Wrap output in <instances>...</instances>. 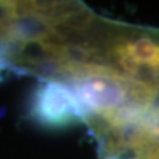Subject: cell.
Here are the masks:
<instances>
[{
    "label": "cell",
    "mask_w": 159,
    "mask_h": 159,
    "mask_svg": "<svg viewBox=\"0 0 159 159\" xmlns=\"http://www.w3.org/2000/svg\"><path fill=\"white\" fill-rule=\"evenodd\" d=\"M28 113L39 126L61 130L84 122V109L68 84L58 80H43L33 90Z\"/></svg>",
    "instance_id": "6da1fadb"
}]
</instances>
